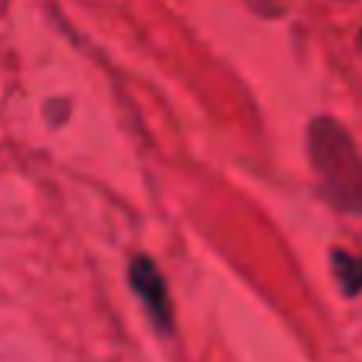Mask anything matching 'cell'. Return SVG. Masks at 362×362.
Here are the masks:
<instances>
[{
	"instance_id": "obj_4",
	"label": "cell",
	"mask_w": 362,
	"mask_h": 362,
	"mask_svg": "<svg viewBox=\"0 0 362 362\" xmlns=\"http://www.w3.org/2000/svg\"><path fill=\"white\" fill-rule=\"evenodd\" d=\"M359 48H362V32H359Z\"/></svg>"
},
{
	"instance_id": "obj_1",
	"label": "cell",
	"mask_w": 362,
	"mask_h": 362,
	"mask_svg": "<svg viewBox=\"0 0 362 362\" xmlns=\"http://www.w3.org/2000/svg\"><path fill=\"white\" fill-rule=\"evenodd\" d=\"M308 156L318 172L321 191L340 210L362 213V159L350 134L334 118H318L308 127Z\"/></svg>"
},
{
	"instance_id": "obj_2",
	"label": "cell",
	"mask_w": 362,
	"mask_h": 362,
	"mask_svg": "<svg viewBox=\"0 0 362 362\" xmlns=\"http://www.w3.org/2000/svg\"><path fill=\"white\" fill-rule=\"evenodd\" d=\"M131 286L134 293L144 299L146 312L153 315L156 327H169L172 325V302H169V289H165V280L159 274V267L150 261V257H134L131 261Z\"/></svg>"
},
{
	"instance_id": "obj_3",
	"label": "cell",
	"mask_w": 362,
	"mask_h": 362,
	"mask_svg": "<svg viewBox=\"0 0 362 362\" xmlns=\"http://www.w3.org/2000/svg\"><path fill=\"white\" fill-rule=\"evenodd\" d=\"M331 264H334V274H337L344 293L346 296H356L362 289V257L346 255V251H334Z\"/></svg>"
}]
</instances>
